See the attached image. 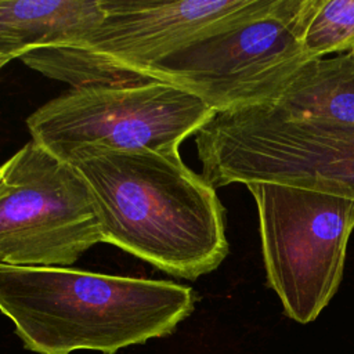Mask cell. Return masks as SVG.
I'll return each instance as SVG.
<instances>
[{"instance_id": "6da1fadb", "label": "cell", "mask_w": 354, "mask_h": 354, "mask_svg": "<svg viewBox=\"0 0 354 354\" xmlns=\"http://www.w3.org/2000/svg\"><path fill=\"white\" fill-rule=\"evenodd\" d=\"M95 199L105 243L188 281L228 254L224 207L180 153L82 147L66 158Z\"/></svg>"}, {"instance_id": "7a4b0ae2", "label": "cell", "mask_w": 354, "mask_h": 354, "mask_svg": "<svg viewBox=\"0 0 354 354\" xmlns=\"http://www.w3.org/2000/svg\"><path fill=\"white\" fill-rule=\"evenodd\" d=\"M195 304L192 288L167 279L0 263V313L36 354H116L173 333Z\"/></svg>"}, {"instance_id": "3957f363", "label": "cell", "mask_w": 354, "mask_h": 354, "mask_svg": "<svg viewBox=\"0 0 354 354\" xmlns=\"http://www.w3.org/2000/svg\"><path fill=\"white\" fill-rule=\"evenodd\" d=\"M104 17L83 37L29 51L22 62L72 88L142 84L152 64L212 29L271 17L283 0H100Z\"/></svg>"}, {"instance_id": "277c9868", "label": "cell", "mask_w": 354, "mask_h": 354, "mask_svg": "<svg viewBox=\"0 0 354 354\" xmlns=\"http://www.w3.org/2000/svg\"><path fill=\"white\" fill-rule=\"evenodd\" d=\"M259 213L267 282L285 314L313 322L335 296L354 231V192L336 181L246 184Z\"/></svg>"}, {"instance_id": "5b68a950", "label": "cell", "mask_w": 354, "mask_h": 354, "mask_svg": "<svg viewBox=\"0 0 354 354\" xmlns=\"http://www.w3.org/2000/svg\"><path fill=\"white\" fill-rule=\"evenodd\" d=\"M301 1L285 0L272 17L238 19L202 33L144 76L194 94L214 112L271 104L311 61L297 33Z\"/></svg>"}, {"instance_id": "8992f818", "label": "cell", "mask_w": 354, "mask_h": 354, "mask_svg": "<svg viewBox=\"0 0 354 354\" xmlns=\"http://www.w3.org/2000/svg\"><path fill=\"white\" fill-rule=\"evenodd\" d=\"M214 188L271 181H336L354 192V127L285 118L266 106L214 112L195 133Z\"/></svg>"}, {"instance_id": "52a82bcc", "label": "cell", "mask_w": 354, "mask_h": 354, "mask_svg": "<svg viewBox=\"0 0 354 354\" xmlns=\"http://www.w3.org/2000/svg\"><path fill=\"white\" fill-rule=\"evenodd\" d=\"M213 113L194 94L152 80L72 88L39 106L26 126L33 141L64 160L82 147L176 153Z\"/></svg>"}, {"instance_id": "ba28073f", "label": "cell", "mask_w": 354, "mask_h": 354, "mask_svg": "<svg viewBox=\"0 0 354 354\" xmlns=\"http://www.w3.org/2000/svg\"><path fill=\"white\" fill-rule=\"evenodd\" d=\"M104 242L95 199L69 162L28 141L0 165V263L69 267Z\"/></svg>"}, {"instance_id": "9c48e42d", "label": "cell", "mask_w": 354, "mask_h": 354, "mask_svg": "<svg viewBox=\"0 0 354 354\" xmlns=\"http://www.w3.org/2000/svg\"><path fill=\"white\" fill-rule=\"evenodd\" d=\"M104 17L100 0H0V55L77 40Z\"/></svg>"}, {"instance_id": "30bf717a", "label": "cell", "mask_w": 354, "mask_h": 354, "mask_svg": "<svg viewBox=\"0 0 354 354\" xmlns=\"http://www.w3.org/2000/svg\"><path fill=\"white\" fill-rule=\"evenodd\" d=\"M285 118L354 127V51L308 61L266 105Z\"/></svg>"}, {"instance_id": "8fae6325", "label": "cell", "mask_w": 354, "mask_h": 354, "mask_svg": "<svg viewBox=\"0 0 354 354\" xmlns=\"http://www.w3.org/2000/svg\"><path fill=\"white\" fill-rule=\"evenodd\" d=\"M299 36L311 59L354 51V0H303Z\"/></svg>"}, {"instance_id": "7c38bea8", "label": "cell", "mask_w": 354, "mask_h": 354, "mask_svg": "<svg viewBox=\"0 0 354 354\" xmlns=\"http://www.w3.org/2000/svg\"><path fill=\"white\" fill-rule=\"evenodd\" d=\"M10 62V58H7V57H3V55H0V69L3 68V66H6L7 64Z\"/></svg>"}]
</instances>
